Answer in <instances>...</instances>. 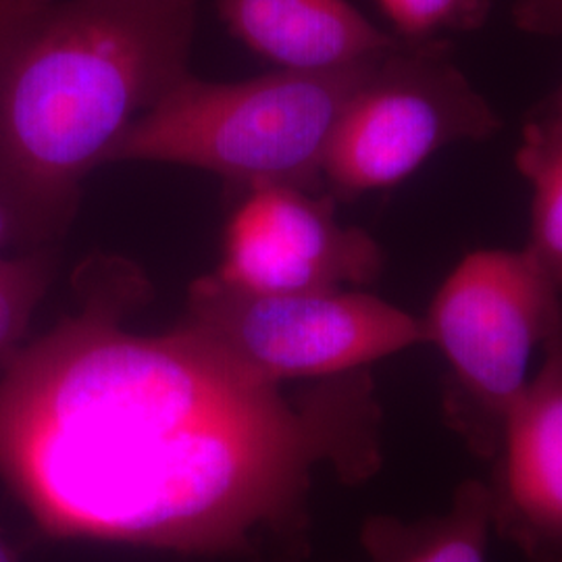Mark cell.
I'll list each match as a JSON object with an SVG mask.
<instances>
[{"mask_svg": "<svg viewBox=\"0 0 562 562\" xmlns=\"http://www.w3.org/2000/svg\"><path fill=\"white\" fill-rule=\"evenodd\" d=\"M80 308L0 362V480L55 542L304 562L313 475L383 464L369 369L285 392L181 322L123 327L150 299L136 262L94 255Z\"/></svg>", "mask_w": 562, "mask_h": 562, "instance_id": "obj_1", "label": "cell"}, {"mask_svg": "<svg viewBox=\"0 0 562 562\" xmlns=\"http://www.w3.org/2000/svg\"><path fill=\"white\" fill-rule=\"evenodd\" d=\"M196 0H59L0 27V204L55 248L81 183L188 74Z\"/></svg>", "mask_w": 562, "mask_h": 562, "instance_id": "obj_2", "label": "cell"}, {"mask_svg": "<svg viewBox=\"0 0 562 562\" xmlns=\"http://www.w3.org/2000/svg\"><path fill=\"white\" fill-rule=\"evenodd\" d=\"M383 57L338 71L278 69L244 81L186 74L123 132L104 165L169 162L211 171L246 192L262 186L323 192L334 130Z\"/></svg>", "mask_w": 562, "mask_h": 562, "instance_id": "obj_3", "label": "cell"}, {"mask_svg": "<svg viewBox=\"0 0 562 562\" xmlns=\"http://www.w3.org/2000/svg\"><path fill=\"white\" fill-rule=\"evenodd\" d=\"M562 315V296L527 250H475L446 278L422 317L440 348L442 417L467 450L494 461L525 392L529 364Z\"/></svg>", "mask_w": 562, "mask_h": 562, "instance_id": "obj_4", "label": "cell"}, {"mask_svg": "<svg viewBox=\"0 0 562 562\" xmlns=\"http://www.w3.org/2000/svg\"><path fill=\"white\" fill-rule=\"evenodd\" d=\"M262 382L327 380L427 344L422 317L362 290L255 294L213 273L192 281L181 319Z\"/></svg>", "mask_w": 562, "mask_h": 562, "instance_id": "obj_5", "label": "cell"}, {"mask_svg": "<svg viewBox=\"0 0 562 562\" xmlns=\"http://www.w3.org/2000/svg\"><path fill=\"white\" fill-rule=\"evenodd\" d=\"M501 127L450 60L448 42H402L346 104L323 161V188L336 202L394 188L440 148L485 140Z\"/></svg>", "mask_w": 562, "mask_h": 562, "instance_id": "obj_6", "label": "cell"}, {"mask_svg": "<svg viewBox=\"0 0 562 562\" xmlns=\"http://www.w3.org/2000/svg\"><path fill=\"white\" fill-rule=\"evenodd\" d=\"M383 248L341 225L327 192L290 186L248 190L225 225L213 276L255 294L361 290L382 276Z\"/></svg>", "mask_w": 562, "mask_h": 562, "instance_id": "obj_7", "label": "cell"}, {"mask_svg": "<svg viewBox=\"0 0 562 562\" xmlns=\"http://www.w3.org/2000/svg\"><path fill=\"white\" fill-rule=\"evenodd\" d=\"M504 431L487 485L492 529L527 562H562V315Z\"/></svg>", "mask_w": 562, "mask_h": 562, "instance_id": "obj_8", "label": "cell"}, {"mask_svg": "<svg viewBox=\"0 0 562 562\" xmlns=\"http://www.w3.org/2000/svg\"><path fill=\"white\" fill-rule=\"evenodd\" d=\"M232 34L281 71H338L378 59L402 42L348 0H220Z\"/></svg>", "mask_w": 562, "mask_h": 562, "instance_id": "obj_9", "label": "cell"}, {"mask_svg": "<svg viewBox=\"0 0 562 562\" xmlns=\"http://www.w3.org/2000/svg\"><path fill=\"white\" fill-rule=\"evenodd\" d=\"M490 492L483 482H462L450 508L417 521L373 515L361 527L371 562H487L492 536Z\"/></svg>", "mask_w": 562, "mask_h": 562, "instance_id": "obj_10", "label": "cell"}, {"mask_svg": "<svg viewBox=\"0 0 562 562\" xmlns=\"http://www.w3.org/2000/svg\"><path fill=\"white\" fill-rule=\"evenodd\" d=\"M515 162L533 192L525 250L562 296V121L533 113Z\"/></svg>", "mask_w": 562, "mask_h": 562, "instance_id": "obj_11", "label": "cell"}, {"mask_svg": "<svg viewBox=\"0 0 562 562\" xmlns=\"http://www.w3.org/2000/svg\"><path fill=\"white\" fill-rule=\"evenodd\" d=\"M57 273L55 248L0 259V362L23 346L27 327Z\"/></svg>", "mask_w": 562, "mask_h": 562, "instance_id": "obj_12", "label": "cell"}, {"mask_svg": "<svg viewBox=\"0 0 562 562\" xmlns=\"http://www.w3.org/2000/svg\"><path fill=\"white\" fill-rule=\"evenodd\" d=\"M404 44L442 42L440 34L473 32L490 15L492 0H375Z\"/></svg>", "mask_w": 562, "mask_h": 562, "instance_id": "obj_13", "label": "cell"}, {"mask_svg": "<svg viewBox=\"0 0 562 562\" xmlns=\"http://www.w3.org/2000/svg\"><path fill=\"white\" fill-rule=\"evenodd\" d=\"M515 20L529 34L561 36L562 0H519Z\"/></svg>", "mask_w": 562, "mask_h": 562, "instance_id": "obj_14", "label": "cell"}, {"mask_svg": "<svg viewBox=\"0 0 562 562\" xmlns=\"http://www.w3.org/2000/svg\"><path fill=\"white\" fill-rule=\"evenodd\" d=\"M53 2H59V0H0V27L21 18H27L30 13L41 11Z\"/></svg>", "mask_w": 562, "mask_h": 562, "instance_id": "obj_15", "label": "cell"}, {"mask_svg": "<svg viewBox=\"0 0 562 562\" xmlns=\"http://www.w3.org/2000/svg\"><path fill=\"white\" fill-rule=\"evenodd\" d=\"M536 113L562 121V83L559 86V90L550 97V101L543 102L542 106H540Z\"/></svg>", "mask_w": 562, "mask_h": 562, "instance_id": "obj_16", "label": "cell"}, {"mask_svg": "<svg viewBox=\"0 0 562 562\" xmlns=\"http://www.w3.org/2000/svg\"><path fill=\"white\" fill-rule=\"evenodd\" d=\"M7 241H13V223L9 213L4 211V206L0 204V246Z\"/></svg>", "mask_w": 562, "mask_h": 562, "instance_id": "obj_17", "label": "cell"}, {"mask_svg": "<svg viewBox=\"0 0 562 562\" xmlns=\"http://www.w3.org/2000/svg\"><path fill=\"white\" fill-rule=\"evenodd\" d=\"M0 562H20V554L0 538Z\"/></svg>", "mask_w": 562, "mask_h": 562, "instance_id": "obj_18", "label": "cell"}]
</instances>
